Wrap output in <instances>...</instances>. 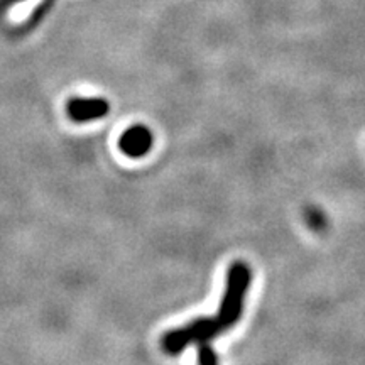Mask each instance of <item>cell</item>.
<instances>
[{
    "label": "cell",
    "mask_w": 365,
    "mask_h": 365,
    "mask_svg": "<svg viewBox=\"0 0 365 365\" xmlns=\"http://www.w3.org/2000/svg\"><path fill=\"white\" fill-rule=\"evenodd\" d=\"M250 281H252V272L245 262L237 261L228 267L225 291H223L220 308H218V314L215 317L223 330L232 328L240 319Z\"/></svg>",
    "instance_id": "obj_1"
},
{
    "label": "cell",
    "mask_w": 365,
    "mask_h": 365,
    "mask_svg": "<svg viewBox=\"0 0 365 365\" xmlns=\"http://www.w3.org/2000/svg\"><path fill=\"white\" fill-rule=\"evenodd\" d=\"M223 330L218 319L213 318H196L193 322L186 323L185 327L168 331L163 336L161 345L168 354L176 355L182 352L188 345L193 344H208L210 340L217 339Z\"/></svg>",
    "instance_id": "obj_2"
},
{
    "label": "cell",
    "mask_w": 365,
    "mask_h": 365,
    "mask_svg": "<svg viewBox=\"0 0 365 365\" xmlns=\"http://www.w3.org/2000/svg\"><path fill=\"white\" fill-rule=\"evenodd\" d=\"M110 105L103 98H71L66 103V113L76 124L98 120L108 115Z\"/></svg>",
    "instance_id": "obj_3"
},
{
    "label": "cell",
    "mask_w": 365,
    "mask_h": 365,
    "mask_svg": "<svg viewBox=\"0 0 365 365\" xmlns=\"http://www.w3.org/2000/svg\"><path fill=\"white\" fill-rule=\"evenodd\" d=\"M154 137L148 127L132 125L118 139V149L127 158H144L153 149Z\"/></svg>",
    "instance_id": "obj_4"
},
{
    "label": "cell",
    "mask_w": 365,
    "mask_h": 365,
    "mask_svg": "<svg viewBox=\"0 0 365 365\" xmlns=\"http://www.w3.org/2000/svg\"><path fill=\"white\" fill-rule=\"evenodd\" d=\"M198 362L203 365H213L218 362V355L208 344H200L198 346Z\"/></svg>",
    "instance_id": "obj_5"
},
{
    "label": "cell",
    "mask_w": 365,
    "mask_h": 365,
    "mask_svg": "<svg viewBox=\"0 0 365 365\" xmlns=\"http://www.w3.org/2000/svg\"><path fill=\"white\" fill-rule=\"evenodd\" d=\"M22 2H26V0H0V11H6V9H11Z\"/></svg>",
    "instance_id": "obj_6"
}]
</instances>
